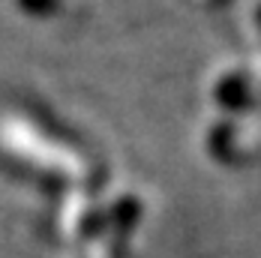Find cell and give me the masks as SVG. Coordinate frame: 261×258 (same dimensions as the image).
Masks as SVG:
<instances>
[{
	"label": "cell",
	"mask_w": 261,
	"mask_h": 258,
	"mask_svg": "<svg viewBox=\"0 0 261 258\" xmlns=\"http://www.w3.org/2000/svg\"><path fill=\"white\" fill-rule=\"evenodd\" d=\"M213 99L228 111H246L252 105V81L243 69H228L213 87Z\"/></svg>",
	"instance_id": "1"
},
{
	"label": "cell",
	"mask_w": 261,
	"mask_h": 258,
	"mask_svg": "<svg viewBox=\"0 0 261 258\" xmlns=\"http://www.w3.org/2000/svg\"><path fill=\"white\" fill-rule=\"evenodd\" d=\"M234 123L231 120H219L216 126L210 129V135H207V150L219 162H237V144H234Z\"/></svg>",
	"instance_id": "2"
},
{
	"label": "cell",
	"mask_w": 261,
	"mask_h": 258,
	"mask_svg": "<svg viewBox=\"0 0 261 258\" xmlns=\"http://www.w3.org/2000/svg\"><path fill=\"white\" fill-rule=\"evenodd\" d=\"M138 216H141V204H138V198H132V195H126V198H120L117 204H114V210H111V222H114V228L123 234L132 231V225L138 222Z\"/></svg>",
	"instance_id": "3"
},
{
	"label": "cell",
	"mask_w": 261,
	"mask_h": 258,
	"mask_svg": "<svg viewBox=\"0 0 261 258\" xmlns=\"http://www.w3.org/2000/svg\"><path fill=\"white\" fill-rule=\"evenodd\" d=\"M18 6L30 15H54L60 9V0H18Z\"/></svg>",
	"instance_id": "4"
},
{
	"label": "cell",
	"mask_w": 261,
	"mask_h": 258,
	"mask_svg": "<svg viewBox=\"0 0 261 258\" xmlns=\"http://www.w3.org/2000/svg\"><path fill=\"white\" fill-rule=\"evenodd\" d=\"M198 6H216V3H225V0H195Z\"/></svg>",
	"instance_id": "5"
},
{
	"label": "cell",
	"mask_w": 261,
	"mask_h": 258,
	"mask_svg": "<svg viewBox=\"0 0 261 258\" xmlns=\"http://www.w3.org/2000/svg\"><path fill=\"white\" fill-rule=\"evenodd\" d=\"M252 9H255V15L261 18V0H252Z\"/></svg>",
	"instance_id": "6"
}]
</instances>
